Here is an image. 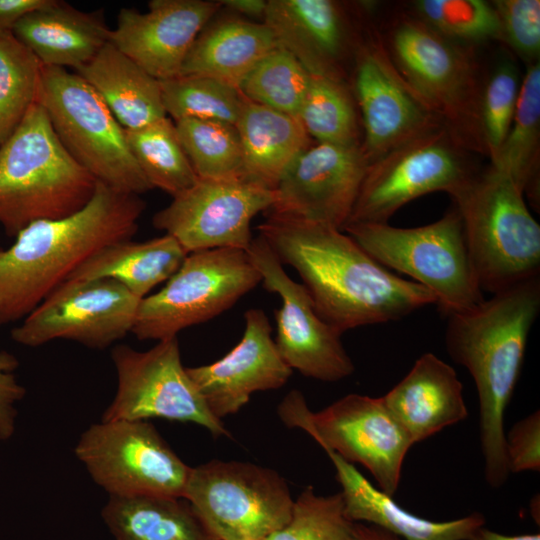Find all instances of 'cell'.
Returning <instances> with one entry per match:
<instances>
[{
  "label": "cell",
  "instance_id": "60d3db41",
  "mask_svg": "<svg viewBox=\"0 0 540 540\" xmlns=\"http://www.w3.org/2000/svg\"><path fill=\"white\" fill-rule=\"evenodd\" d=\"M496 12L500 41L528 65L539 61L540 54V1L496 0L491 2Z\"/></svg>",
  "mask_w": 540,
  "mask_h": 540
},
{
  "label": "cell",
  "instance_id": "9a60e30c",
  "mask_svg": "<svg viewBox=\"0 0 540 540\" xmlns=\"http://www.w3.org/2000/svg\"><path fill=\"white\" fill-rule=\"evenodd\" d=\"M353 82L363 127L360 148L368 164L403 143L444 126L400 75L375 29L367 30L356 50Z\"/></svg>",
  "mask_w": 540,
  "mask_h": 540
},
{
  "label": "cell",
  "instance_id": "8fae6325",
  "mask_svg": "<svg viewBox=\"0 0 540 540\" xmlns=\"http://www.w3.org/2000/svg\"><path fill=\"white\" fill-rule=\"evenodd\" d=\"M183 498L217 540H265L286 524L294 502L275 470L221 460L191 467Z\"/></svg>",
  "mask_w": 540,
  "mask_h": 540
},
{
  "label": "cell",
  "instance_id": "836d02e7",
  "mask_svg": "<svg viewBox=\"0 0 540 540\" xmlns=\"http://www.w3.org/2000/svg\"><path fill=\"white\" fill-rule=\"evenodd\" d=\"M174 123L198 178L244 180L243 151L235 125L197 119H183Z\"/></svg>",
  "mask_w": 540,
  "mask_h": 540
},
{
  "label": "cell",
  "instance_id": "e575fe53",
  "mask_svg": "<svg viewBox=\"0 0 540 540\" xmlns=\"http://www.w3.org/2000/svg\"><path fill=\"white\" fill-rule=\"evenodd\" d=\"M166 115L174 121L197 119L235 125L247 101L238 88L199 75H178L161 80Z\"/></svg>",
  "mask_w": 540,
  "mask_h": 540
},
{
  "label": "cell",
  "instance_id": "74e56055",
  "mask_svg": "<svg viewBox=\"0 0 540 540\" xmlns=\"http://www.w3.org/2000/svg\"><path fill=\"white\" fill-rule=\"evenodd\" d=\"M409 13L444 38L470 46L500 40L491 2L483 0H417Z\"/></svg>",
  "mask_w": 540,
  "mask_h": 540
},
{
  "label": "cell",
  "instance_id": "f35d334b",
  "mask_svg": "<svg viewBox=\"0 0 540 540\" xmlns=\"http://www.w3.org/2000/svg\"><path fill=\"white\" fill-rule=\"evenodd\" d=\"M353 524L340 492L318 495L308 486L294 500L286 524L265 540H354Z\"/></svg>",
  "mask_w": 540,
  "mask_h": 540
},
{
  "label": "cell",
  "instance_id": "5b68a950",
  "mask_svg": "<svg viewBox=\"0 0 540 540\" xmlns=\"http://www.w3.org/2000/svg\"><path fill=\"white\" fill-rule=\"evenodd\" d=\"M450 196L482 292L495 294L540 277V226L508 176L489 166Z\"/></svg>",
  "mask_w": 540,
  "mask_h": 540
},
{
  "label": "cell",
  "instance_id": "cb8c5ba5",
  "mask_svg": "<svg viewBox=\"0 0 540 540\" xmlns=\"http://www.w3.org/2000/svg\"><path fill=\"white\" fill-rule=\"evenodd\" d=\"M324 451L335 468L345 512L352 522L374 525L402 540H468L485 526L480 512L449 521L419 517L374 486L353 464L330 450Z\"/></svg>",
  "mask_w": 540,
  "mask_h": 540
},
{
  "label": "cell",
  "instance_id": "4dcf8cb0",
  "mask_svg": "<svg viewBox=\"0 0 540 540\" xmlns=\"http://www.w3.org/2000/svg\"><path fill=\"white\" fill-rule=\"evenodd\" d=\"M519 190L539 207L540 167V62L527 65L516 110L504 142L491 161Z\"/></svg>",
  "mask_w": 540,
  "mask_h": 540
},
{
  "label": "cell",
  "instance_id": "44dd1931",
  "mask_svg": "<svg viewBox=\"0 0 540 540\" xmlns=\"http://www.w3.org/2000/svg\"><path fill=\"white\" fill-rule=\"evenodd\" d=\"M206 0H152L146 12L122 8L109 42L157 80L180 74L201 30L220 8Z\"/></svg>",
  "mask_w": 540,
  "mask_h": 540
},
{
  "label": "cell",
  "instance_id": "7c38bea8",
  "mask_svg": "<svg viewBox=\"0 0 540 540\" xmlns=\"http://www.w3.org/2000/svg\"><path fill=\"white\" fill-rule=\"evenodd\" d=\"M468 152L445 126L392 149L369 164L345 225L388 223L414 199L436 191L451 195L477 172Z\"/></svg>",
  "mask_w": 540,
  "mask_h": 540
},
{
  "label": "cell",
  "instance_id": "8d00e7d4",
  "mask_svg": "<svg viewBox=\"0 0 540 540\" xmlns=\"http://www.w3.org/2000/svg\"><path fill=\"white\" fill-rule=\"evenodd\" d=\"M310 77L291 53L278 46L249 72L239 90L251 102L297 118Z\"/></svg>",
  "mask_w": 540,
  "mask_h": 540
},
{
  "label": "cell",
  "instance_id": "6da1fadb",
  "mask_svg": "<svg viewBox=\"0 0 540 540\" xmlns=\"http://www.w3.org/2000/svg\"><path fill=\"white\" fill-rule=\"evenodd\" d=\"M258 231L282 265L298 272L318 314L340 334L436 303L429 290L380 264L341 229L268 213Z\"/></svg>",
  "mask_w": 540,
  "mask_h": 540
},
{
  "label": "cell",
  "instance_id": "ee69618b",
  "mask_svg": "<svg viewBox=\"0 0 540 540\" xmlns=\"http://www.w3.org/2000/svg\"><path fill=\"white\" fill-rule=\"evenodd\" d=\"M51 2L52 0H0V30L12 31L23 17Z\"/></svg>",
  "mask_w": 540,
  "mask_h": 540
},
{
  "label": "cell",
  "instance_id": "e0dca14e",
  "mask_svg": "<svg viewBox=\"0 0 540 540\" xmlns=\"http://www.w3.org/2000/svg\"><path fill=\"white\" fill-rule=\"evenodd\" d=\"M247 252L263 287L281 298V307L274 312V342L284 362L292 370L323 382H337L352 375L355 366L341 342V334L318 314L306 287L289 277L260 235L253 238Z\"/></svg>",
  "mask_w": 540,
  "mask_h": 540
},
{
  "label": "cell",
  "instance_id": "30bf717a",
  "mask_svg": "<svg viewBox=\"0 0 540 540\" xmlns=\"http://www.w3.org/2000/svg\"><path fill=\"white\" fill-rule=\"evenodd\" d=\"M261 282L245 250L189 253L157 293L141 299L131 330L139 340L162 341L232 307Z\"/></svg>",
  "mask_w": 540,
  "mask_h": 540
},
{
  "label": "cell",
  "instance_id": "7dc6e473",
  "mask_svg": "<svg viewBox=\"0 0 540 540\" xmlns=\"http://www.w3.org/2000/svg\"><path fill=\"white\" fill-rule=\"evenodd\" d=\"M468 540H540L539 533L506 535L482 526Z\"/></svg>",
  "mask_w": 540,
  "mask_h": 540
},
{
  "label": "cell",
  "instance_id": "9c48e42d",
  "mask_svg": "<svg viewBox=\"0 0 540 540\" xmlns=\"http://www.w3.org/2000/svg\"><path fill=\"white\" fill-rule=\"evenodd\" d=\"M278 415L288 427L308 433L323 450L365 467L386 494L397 491L414 444L382 397L348 394L312 412L303 394L292 390L279 404Z\"/></svg>",
  "mask_w": 540,
  "mask_h": 540
},
{
  "label": "cell",
  "instance_id": "f6af8a7d",
  "mask_svg": "<svg viewBox=\"0 0 540 540\" xmlns=\"http://www.w3.org/2000/svg\"><path fill=\"white\" fill-rule=\"evenodd\" d=\"M221 6L250 17H264L267 1L264 0H223Z\"/></svg>",
  "mask_w": 540,
  "mask_h": 540
},
{
  "label": "cell",
  "instance_id": "ffe728a7",
  "mask_svg": "<svg viewBox=\"0 0 540 540\" xmlns=\"http://www.w3.org/2000/svg\"><path fill=\"white\" fill-rule=\"evenodd\" d=\"M239 343L219 360L186 371L210 412L219 420L237 413L258 391L284 386L292 369L280 356L265 312L251 308L244 314Z\"/></svg>",
  "mask_w": 540,
  "mask_h": 540
},
{
  "label": "cell",
  "instance_id": "603a6c76",
  "mask_svg": "<svg viewBox=\"0 0 540 540\" xmlns=\"http://www.w3.org/2000/svg\"><path fill=\"white\" fill-rule=\"evenodd\" d=\"M382 399L413 444L468 416L456 371L430 352L421 355Z\"/></svg>",
  "mask_w": 540,
  "mask_h": 540
},
{
  "label": "cell",
  "instance_id": "d590c367",
  "mask_svg": "<svg viewBox=\"0 0 540 540\" xmlns=\"http://www.w3.org/2000/svg\"><path fill=\"white\" fill-rule=\"evenodd\" d=\"M42 66L12 31L0 30V145L37 101Z\"/></svg>",
  "mask_w": 540,
  "mask_h": 540
},
{
  "label": "cell",
  "instance_id": "277c9868",
  "mask_svg": "<svg viewBox=\"0 0 540 540\" xmlns=\"http://www.w3.org/2000/svg\"><path fill=\"white\" fill-rule=\"evenodd\" d=\"M96 185L36 101L0 145V226L15 237L34 222L68 217L86 206Z\"/></svg>",
  "mask_w": 540,
  "mask_h": 540
},
{
  "label": "cell",
  "instance_id": "f1b7e54d",
  "mask_svg": "<svg viewBox=\"0 0 540 540\" xmlns=\"http://www.w3.org/2000/svg\"><path fill=\"white\" fill-rule=\"evenodd\" d=\"M187 255L181 244L168 234L145 242L122 241L97 252L67 281L112 279L143 299L155 286L167 281Z\"/></svg>",
  "mask_w": 540,
  "mask_h": 540
},
{
  "label": "cell",
  "instance_id": "3957f363",
  "mask_svg": "<svg viewBox=\"0 0 540 540\" xmlns=\"http://www.w3.org/2000/svg\"><path fill=\"white\" fill-rule=\"evenodd\" d=\"M145 209L139 195L97 182L78 212L30 224L0 248V327L23 320L88 259L131 240Z\"/></svg>",
  "mask_w": 540,
  "mask_h": 540
},
{
  "label": "cell",
  "instance_id": "ab89813d",
  "mask_svg": "<svg viewBox=\"0 0 540 540\" xmlns=\"http://www.w3.org/2000/svg\"><path fill=\"white\" fill-rule=\"evenodd\" d=\"M520 85L514 64L502 61L482 86L480 127L486 156L490 161L498 154L511 126Z\"/></svg>",
  "mask_w": 540,
  "mask_h": 540
},
{
  "label": "cell",
  "instance_id": "4fadbf2b",
  "mask_svg": "<svg viewBox=\"0 0 540 540\" xmlns=\"http://www.w3.org/2000/svg\"><path fill=\"white\" fill-rule=\"evenodd\" d=\"M75 454L110 496L183 498L191 471L147 421H101L81 435Z\"/></svg>",
  "mask_w": 540,
  "mask_h": 540
},
{
  "label": "cell",
  "instance_id": "83f0119b",
  "mask_svg": "<svg viewBox=\"0 0 540 540\" xmlns=\"http://www.w3.org/2000/svg\"><path fill=\"white\" fill-rule=\"evenodd\" d=\"M277 47L264 23L226 20L198 35L179 75L206 76L239 89L249 72Z\"/></svg>",
  "mask_w": 540,
  "mask_h": 540
},
{
  "label": "cell",
  "instance_id": "4316f807",
  "mask_svg": "<svg viewBox=\"0 0 540 540\" xmlns=\"http://www.w3.org/2000/svg\"><path fill=\"white\" fill-rule=\"evenodd\" d=\"M235 126L243 151L244 180L272 190L295 159L313 144L296 117L249 100Z\"/></svg>",
  "mask_w": 540,
  "mask_h": 540
},
{
  "label": "cell",
  "instance_id": "7bdbcfd3",
  "mask_svg": "<svg viewBox=\"0 0 540 540\" xmlns=\"http://www.w3.org/2000/svg\"><path fill=\"white\" fill-rule=\"evenodd\" d=\"M16 359L7 352H0V439L11 437L15 430L16 403L22 399L25 389L17 382L13 371Z\"/></svg>",
  "mask_w": 540,
  "mask_h": 540
},
{
  "label": "cell",
  "instance_id": "7a4b0ae2",
  "mask_svg": "<svg viewBox=\"0 0 540 540\" xmlns=\"http://www.w3.org/2000/svg\"><path fill=\"white\" fill-rule=\"evenodd\" d=\"M540 313V277L492 294L475 308L448 316L446 350L473 378L479 437L488 485L500 488L509 470L504 418L520 376L528 337Z\"/></svg>",
  "mask_w": 540,
  "mask_h": 540
},
{
  "label": "cell",
  "instance_id": "ac0fdd59",
  "mask_svg": "<svg viewBox=\"0 0 540 540\" xmlns=\"http://www.w3.org/2000/svg\"><path fill=\"white\" fill-rule=\"evenodd\" d=\"M275 199V190L249 181L198 178L155 213L152 222L188 254L218 248L247 251L253 240L252 219L268 211Z\"/></svg>",
  "mask_w": 540,
  "mask_h": 540
},
{
  "label": "cell",
  "instance_id": "5bb4252c",
  "mask_svg": "<svg viewBox=\"0 0 540 540\" xmlns=\"http://www.w3.org/2000/svg\"><path fill=\"white\" fill-rule=\"evenodd\" d=\"M111 356L118 385L102 421L164 418L195 423L213 436H230L183 366L177 337L158 341L146 351L118 345Z\"/></svg>",
  "mask_w": 540,
  "mask_h": 540
},
{
  "label": "cell",
  "instance_id": "d6a6232c",
  "mask_svg": "<svg viewBox=\"0 0 540 540\" xmlns=\"http://www.w3.org/2000/svg\"><path fill=\"white\" fill-rule=\"evenodd\" d=\"M356 108L355 98L345 81L311 75L297 119L318 143L360 146Z\"/></svg>",
  "mask_w": 540,
  "mask_h": 540
},
{
  "label": "cell",
  "instance_id": "2e32d148",
  "mask_svg": "<svg viewBox=\"0 0 540 540\" xmlns=\"http://www.w3.org/2000/svg\"><path fill=\"white\" fill-rule=\"evenodd\" d=\"M140 301L112 279L67 281L12 329L11 338L29 347L66 339L104 349L131 332Z\"/></svg>",
  "mask_w": 540,
  "mask_h": 540
},
{
  "label": "cell",
  "instance_id": "52a82bcc",
  "mask_svg": "<svg viewBox=\"0 0 540 540\" xmlns=\"http://www.w3.org/2000/svg\"><path fill=\"white\" fill-rule=\"evenodd\" d=\"M342 231L380 264L429 290L446 317L467 312L485 299L455 205L437 221L419 227L353 223Z\"/></svg>",
  "mask_w": 540,
  "mask_h": 540
},
{
  "label": "cell",
  "instance_id": "f546056e",
  "mask_svg": "<svg viewBox=\"0 0 540 540\" xmlns=\"http://www.w3.org/2000/svg\"><path fill=\"white\" fill-rule=\"evenodd\" d=\"M101 516L115 540H217L185 498L110 496Z\"/></svg>",
  "mask_w": 540,
  "mask_h": 540
},
{
  "label": "cell",
  "instance_id": "8992f818",
  "mask_svg": "<svg viewBox=\"0 0 540 540\" xmlns=\"http://www.w3.org/2000/svg\"><path fill=\"white\" fill-rule=\"evenodd\" d=\"M382 39L400 75L456 141L486 155L480 127L483 84L471 47L442 37L411 14L396 19Z\"/></svg>",
  "mask_w": 540,
  "mask_h": 540
},
{
  "label": "cell",
  "instance_id": "bcb514c9",
  "mask_svg": "<svg viewBox=\"0 0 540 540\" xmlns=\"http://www.w3.org/2000/svg\"><path fill=\"white\" fill-rule=\"evenodd\" d=\"M353 535L354 540H402L379 527L358 522L353 524Z\"/></svg>",
  "mask_w": 540,
  "mask_h": 540
},
{
  "label": "cell",
  "instance_id": "b9f144b4",
  "mask_svg": "<svg viewBox=\"0 0 540 540\" xmlns=\"http://www.w3.org/2000/svg\"><path fill=\"white\" fill-rule=\"evenodd\" d=\"M509 473L540 470V413H531L516 422L505 435Z\"/></svg>",
  "mask_w": 540,
  "mask_h": 540
},
{
  "label": "cell",
  "instance_id": "ba28073f",
  "mask_svg": "<svg viewBox=\"0 0 540 540\" xmlns=\"http://www.w3.org/2000/svg\"><path fill=\"white\" fill-rule=\"evenodd\" d=\"M37 102L65 150L97 182L135 195L153 189L129 149L124 128L77 73L42 66Z\"/></svg>",
  "mask_w": 540,
  "mask_h": 540
},
{
  "label": "cell",
  "instance_id": "1f68e13d",
  "mask_svg": "<svg viewBox=\"0 0 540 540\" xmlns=\"http://www.w3.org/2000/svg\"><path fill=\"white\" fill-rule=\"evenodd\" d=\"M125 136L132 155L153 188L174 197L197 181L175 123L167 116L143 127L125 130Z\"/></svg>",
  "mask_w": 540,
  "mask_h": 540
},
{
  "label": "cell",
  "instance_id": "484cf974",
  "mask_svg": "<svg viewBox=\"0 0 540 540\" xmlns=\"http://www.w3.org/2000/svg\"><path fill=\"white\" fill-rule=\"evenodd\" d=\"M98 94L118 123L137 129L166 117L160 82L111 42L76 69Z\"/></svg>",
  "mask_w": 540,
  "mask_h": 540
},
{
  "label": "cell",
  "instance_id": "d4e9b609",
  "mask_svg": "<svg viewBox=\"0 0 540 540\" xmlns=\"http://www.w3.org/2000/svg\"><path fill=\"white\" fill-rule=\"evenodd\" d=\"M110 31L102 9L86 12L59 0L29 13L12 30L43 66L75 70L109 42Z\"/></svg>",
  "mask_w": 540,
  "mask_h": 540
},
{
  "label": "cell",
  "instance_id": "7402d4cb",
  "mask_svg": "<svg viewBox=\"0 0 540 540\" xmlns=\"http://www.w3.org/2000/svg\"><path fill=\"white\" fill-rule=\"evenodd\" d=\"M263 23L278 46L291 53L310 75L345 81L344 63L355 56V37L342 4L332 0H269Z\"/></svg>",
  "mask_w": 540,
  "mask_h": 540
},
{
  "label": "cell",
  "instance_id": "d6986e66",
  "mask_svg": "<svg viewBox=\"0 0 540 540\" xmlns=\"http://www.w3.org/2000/svg\"><path fill=\"white\" fill-rule=\"evenodd\" d=\"M368 166L360 146L316 142L282 175L267 212L342 230Z\"/></svg>",
  "mask_w": 540,
  "mask_h": 540
}]
</instances>
